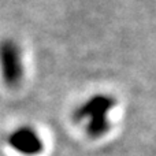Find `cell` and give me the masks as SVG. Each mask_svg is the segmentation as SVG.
<instances>
[{
    "mask_svg": "<svg viewBox=\"0 0 156 156\" xmlns=\"http://www.w3.org/2000/svg\"><path fill=\"white\" fill-rule=\"evenodd\" d=\"M0 71L7 86L15 88L21 83L23 77L21 48L12 38H3L0 41Z\"/></svg>",
    "mask_w": 156,
    "mask_h": 156,
    "instance_id": "7a4b0ae2",
    "label": "cell"
},
{
    "mask_svg": "<svg viewBox=\"0 0 156 156\" xmlns=\"http://www.w3.org/2000/svg\"><path fill=\"white\" fill-rule=\"evenodd\" d=\"M115 105V99L108 94H96L88 99L76 111L77 121H86V132L89 137H100L108 129V112Z\"/></svg>",
    "mask_w": 156,
    "mask_h": 156,
    "instance_id": "6da1fadb",
    "label": "cell"
},
{
    "mask_svg": "<svg viewBox=\"0 0 156 156\" xmlns=\"http://www.w3.org/2000/svg\"><path fill=\"white\" fill-rule=\"evenodd\" d=\"M10 145L25 155H36L43 149V143L37 136V133L32 127L27 126L19 127L18 130L11 133Z\"/></svg>",
    "mask_w": 156,
    "mask_h": 156,
    "instance_id": "3957f363",
    "label": "cell"
}]
</instances>
